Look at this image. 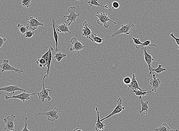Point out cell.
Here are the masks:
<instances>
[{
	"label": "cell",
	"mask_w": 179,
	"mask_h": 131,
	"mask_svg": "<svg viewBox=\"0 0 179 131\" xmlns=\"http://www.w3.org/2000/svg\"><path fill=\"white\" fill-rule=\"evenodd\" d=\"M49 53L50 49H49V50H48V51L47 52H46L45 54L41 56V58H43V59H44L45 60L47 64V67H48V59H49Z\"/></svg>",
	"instance_id": "cell-32"
},
{
	"label": "cell",
	"mask_w": 179,
	"mask_h": 131,
	"mask_svg": "<svg viewBox=\"0 0 179 131\" xmlns=\"http://www.w3.org/2000/svg\"><path fill=\"white\" fill-rule=\"evenodd\" d=\"M89 39L91 40L92 42L96 43L97 44H101L103 42L104 38H101L98 37L97 35L94 33H91L89 38Z\"/></svg>",
	"instance_id": "cell-23"
},
{
	"label": "cell",
	"mask_w": 179,
	"mask_h": 131,
	"mask_svg": "<svg viewBox=\"0 0 179 131\" xmlns=\"http://www.w3.org/2000/svg\"><path fill=\"white\" fill-rule=\"evenodd\" d=\"M28 24L27 26L30 27L32 30H35L37 29L40 26L44 25V23H40L38 18L37 17L34 18L33 17H30L28 21Z\"/></svg>",
	"instance_id": "cell-11"
},
{
	"label": "cell",
	"mask_w": 179,
	"mask_h": 131,
	"mask_svg": "<svg viewBox=\"0 0 179 131\" xmlns=\"http://www.w3.org/2000/svg\"><path fill=\"white\" fill-rule=\"evenodd\" d=\"M155 131H178V129H171L168 124L166 123H164L159 126L158 127L154 129Z\"/></svg>",
	"instance_id": "cell-21"
},
{
	"label": "cell",
	"mask_w": 179,
	"mask_h": 131,
	"mask_svg": "<svg viewBox=\"0 0 179 131\" xmlns=\"http://www.w3.org/2000/svg\"><path fill=\"white\" fill-rule=\"evenodd\" d=\"M152 74L153 79L150 80V84L152 86V89L154 90V91L156 93L160 85L161 81L160 79L156 78L155 74H154V73Z\"/></svg>",
	"instance_id": "cell-17"
},
{
	"label": "cell",
	"mask_w": 179,
	"mask_h": 131,
	"mask_svg": "<svg viewBox=\"0 0 179 131\" xmlns=\"http://www.w3.org/2000/svg\"><path fill=\"white\" fill-rule=\"evenodd\" d=\"M162 65L159 64L158 66V67L156 69L154 68L153 67H151V72L153 73L154 72H156L157 74H159L161 72H164V71H167L166 68L165 67L162 68Z\"/></svg>",
	"instance_id": "cell-24"
},
{
	"label": "cell",
	"mask_w": 179,
	"mask_h": 131,
	"mask_svg": "<svg viewBox=\"0 0 179 131\" xmlns=\"http://www.w3.org/2000/svg\"><path fill=\"white\" fill-rule=\"evenodd\" d=\"M17 27L19 29V32L20 33L22 34H25L26 32L28 31V27L27 26H25L23 25L18 24L17 25Z\"/></svg>",
	"instance_id": "cell-28"
},
{
	"label": "cell",
	"mask_w": 179,
	"mask_h": 131,
	"mask_svg": "<svg viewBox=\"0 0 179 131\" xmlns=\"http://www.w3.org/2000/svg\"><path fill=\"white\" fill-rule=\"evenodd\" d=\"M154 91V90L152 89V90L149 92L142 91L139 90H133V92H134L136 95L138 96L139 97L144 96L146 95H147L149 94Z\"/></svg>",
	"instance_id": "cell-26"
},
{
	"label": "cell",
	"mask_w": 179,
	"mask_h": 131,
	"mask_svg": "<svg viewBox=\"0 0 179 131\" xmlns=\"http://www.w3.org/2000/svg\"><path fill=\"white\" fill-rule=\"evenodd\" d=\"M174 33H171L170 34V35L171 37H172V38H173L175 40V41L176 44L178 45V49L179 50V38H177L175 37L174 35Z\"/></svg>",
	"instance_id": "cell-37"
},
{
	"label": "cell",
	"mask_w": 179,
	"mask_h": 131,
	"mask_svg": "<svg viewBox=\"0 0 179 131\" xmlns=\"http://www.w3.org/2000/svg\"><path fill=\"white\" fill-rule=\"evenodd\" d=\"M68 11L70 13V15L68 16H64L63 18H64L67 17L68 19H66V21L67 22L70 21V23L68 24L69 27H70L72 22L76 23V19L78 17L80 16V14H77L75 13V8L74 6L69 7L68 9Z\"/></svg>",
	"instance_id": "cell-9"
},
{
	"label": "cell",
	"mask_w": 179,
	"mask_h": 131,
	"mask_svg": "<svg viewBox=\"0 0 179 131\" xmlns=\"http://www.w3.org/2000/svg\"><path fill=\"white\" fill-rule=\"evenodd\" d=\"M55 28L56 31L57 32H58V33H64L65 34H66L67 32L70 33V34H71L72 33L70 32V31L69 30V26L68 24H66L65 23H63L60 25H58L55 24Z\"/></svg>",
	"instance_id": "cell-16"
},
{
	"label": "cell",
	"mask_w": 179,
	"mask_h": 131,
	"mask_svg": "<svg viewBox=\"0 0 179 131\" xmlns=\"http://www.w3.org/2000/svg\"><path fill=\"white\" fill-rule=\"evenodd\" d=\"M67 55L61 52H58L55 54L54 58L57 59L58 62H60L62 58H66L67 57Z\"/></svg>",
	"instance_id": "cell-29"
},
{
	"label": "cell",
	"mask_w": 179,
	"mask_h": 131,
	"mask_svg": "<svg viewBox=\"0 0 179 131\" xmlns=\"http://www.w3.org/2000/svg\"><path fill=\"white\" fill-rule=\"evenodd\" d=\"M132 79L129 76H126L123 79V82L127 85H129Z\"/></svg>",
	"instance_id": "cell-35"
},
{
	"label": "cell",
	"mask_w": 179,
	"mask_h": 131,
	"mask_svg": "<svg viewBox=\"0 0 179 131\" xmlns=\"http://www.w3.org/2000/svg\"><path fill=\"white\" fill-rule=\"evenodd\" d=\"M9 60L7 59H4L2 64H0V68L1 69V72L4 71H13L14 72H18L20 74L23 72V71L20 70L18 69L12 67L11 65L9 64Z\"/></svg>",
	"instance_id": "cell-7"
},
{
	"label": "cell",
	"mask_w": 179,
	"mask_h": 131,
	"mask_svg": "<svg viewBox=\"0 0 179 131\" xmlns=\"http://www.w3.org/2000/svg\"><path fill=\"white\" fill-rule=\"evenodd\" d=\"M36 63L37 64H39V67H45L46 66L47 67V64L46 62L44 59L40 58V59H38L36 61Z\"/></svg>",
	"instance_id": "cell-30"
},
{
	"label": "cell",
	"mask_w": 179,
	"mask_h": 131,
	"mask_svg": "<svg viewBox=\"0 0 179 131\" xmlns=\"http://www.w3.org/2000/svg\"><path fill=\"white\" fill-rule=\"evenodd\" d=\"M132 38L134 40V43L135 46L139 45H142V43H143L141 42V41H140V39L139 38H136L132 37Z\"/></svg>",
	"instance_id": "cell-34"
},
{
	"label": "cell",
	"mask_w": 179,
	"mask_h": 131,
	"mask_svg": "<svg viewBox=\"0 0 179 131\" xmlns=\"http://www.w3.org/2000/svg\"><path fill=\"white\" fill-rule=\"evenodd\" d=\"M52 22L53 30V37H54V38L56 44V49H55L54 50L55 51H57L59 50L58 49V33L57 32L55 26V24L56 21L55 20L54 17L52 18Z\"/></svg>",
	"instance_id": "cell-20"
},
{
	"label": "cell",
	"mask_w": 179,
	"mask_h": 131,
	"mask_svg": "<svg viewBox=\"0 0 179 131\" xmlns=\"http://www.w3.org/2000/svg\"><path fill=\"white\" fill-rule=\"evenodd\" d=\"M147 47H144L142 50H143L144 52L143 55L144 56V58L145 61L146 63L148 65L149 67V70L150 71L149 72V74L151 75V64H152V62L154 61V58H152V55L149 54L147 53Z\"/></svg>",
	"instance_id": "cell-12"
},
{
	"label": "cell",
	"mask_w": 179,
	"mask_h": 131,
	"mask_svg": "<svg viewBox=\"0 0 179 131\" xmlns=\"http://www.w3.org/2000/svg\"><path fill=\"white\" fill-rule=\"evenodd\" d=\"M95 110L97 112V119L95 121L96 124H95V130L96 131H103L104 130V127H105V124L104 123L101 121L100 117V113L98 110V107H96Z\"/></svg>",
	"instance_id": "cell-15"
},
{
	"label": "cell",
	"mask_w": 179,
	"mask_h": 131,
	"mask_svg": "<svg viewBox=\"0 0 179 131\" xmlns=\"http://www.w3.org/2000/svg\"><path fill=\"white\" fill-rule=\"evenodd\" d=\"M117 106H116L115 108H114V109L113 110V111H112L109 115H108V116L105 117L104 118L100 119L101 121L102 122L103 121V120H106V119L109 118H111V117L113 116V115H116V114L119 113L121 112L123 110L125 109V107H123L122 106V100L121 98H119L118 100L117 101Z\"/></svg>",
	"instance_id": "cell-10"
},
{
	"label": "cell",
	"mask_w": 179,
	"mask_h": 131,
	"mask_svg": "<svg viewBox=\"0 0 179 131\" xmlns=\"http://www.w3.org/2000/svg\"><path fill=\"white\" fill-rule=\"evenodd\" d=\"M6 38H2L0 36V49L4 45V42L6 41Z\"/></svg>",
	"instance_id": "cell-38"
},
{
	"label": "cell",
	"mask_w": 179,
	"mask_h": 131,
	"mask_svg": "<svg viewBox=\"0 0 179 131\" xmlns=\"http://www.w3.org/2000/svg\"><path fill=\"white\" fill-rule=\"evenodd\" d=\"M31 0H22V5L28 8L31 6Z\"/></svg>",
	"instance_id": "cell-31"
},
{
	"label": "cell",
	"mask_w": 179,
	"mask_h": 131,
	"mask_svg": "<svg viewBox=\"0 0 179 131\" xmlns=\"http://www.w3.org/2000/svg\"><path fill=\"white\" fill-rule=\"evenodd\" d=\"M35 35V32L32 30L27 31L25 34V37L27 38H31Z\"/></svg>",
	"instance_id": "cell-33"
},
{
	"label": "cell",
	"mask_w": 179,
	"mask_h": 131,
	"mask_svg": "<svg viewBox=\"0 0 179 131\" xmlns=\"http://www.w3.org/2000/svg\"><path fill=\"white\" fill-rule=\"evenodd\" d=\"M120 6V4L117 1H114L112 3V8L113 9H118Z\"/></svg>",
	"instance_id": "cell-36"
},
{
	"label": "cell",
	"mask_w": 179,
	"mask_h": 131,
	"mask_svg": "<svg viewBox=\"0 0 179 131\" xmlns=\"http://www.w3.org/2000/svg\"><path fill=\"white\" fill-rule=\"evenodd\" d=\"M57 107H55L53 110H50L47 112H40L38 113L37 116L39 115H45L47 117L48 120H51L52 121H54V120H57L59 118V116L58 115V113H61V111H57Z\"/></svg>",
	"instance_id": "cell-4"
},
{
	"label": "cell",
	"mask_w": 179,
	"mask_h": 131,
	"mask_svg": "<svg viewBox=\"0 0 179 131\" xmlns=\"http://www.w3.org/2000/svg\"><path fill=\"white\" fill-rule=\"evenodd\" d=\"M50 53L49 55V59H48V63L47 69L45 72V75L46 77H48L49 76V72L50 71V66L51 63L52 59V51L54 50L55 49L52 47V46L50 47Z\"/></svg>",
	"instance_id": "cell-22"
},
{
	"label": "cell",
	"mask_w": 179,
	"mask_h": 131,
	"mask_svg": "<svg viewBox=\"0 0 179 131\" xmlns=\"http://www.w3.org/2000/svg\"><path fill=\"white\" fill-rule=\"evenodd\" d=\"M138 101L140 103L141 106L140 107L139 113H142L144 111H146V113H144V115H146V116H147V111L149 108L148 101H146V102H144L143 101L142 97H139L138 98Z\"/></svg>",
	"instance_id": "cell-18"
},
{
	"label": "cell",
	"mask_w": 179,
	"mask_h": 131,
	"mask_svg": "<svg viewBox=\"0 0 179 131\" xmlns=\"http://www.w3.org/2000/svg\"><path fill=\"white\" fill-rule=\"evenodd\" d=\"M70 41L72 45H73L72 47H70V51L79 53L81 50L85 47L86 46L75 37H73Z\"/></svg>",
	"instance_id": "cell-5"
},
{
	"label": "cell",
	"mask_w": 179,
	"mask_h": 131,
	"mask_svg": "<svg viewBox=\"0 0 179 131\" xmlns=\"http://www.w3.org/2000/svg\"><path fill=\"white\" fill-rule=\"evenodd\" d=\"M134 26V24L132 23L121 25V28L119 29L116 30L114 33H111V37H114L121 34H125L127 35H129L131 33V28Z\"/></svg>",
	"instance_id": "cell-2"
},
{
	"label": "cell",
	"mask_w": 179,
	"mask_h": 131,
	"mask_svg": "<svg viewBox=\"0 0 179 131\" xmlns=\"http://www.w3.org/2000/svg\"><path fill=\"white\" fill-rule=\"evenodd\" d=\"M83 28L82 30V35L83 37L89 39L90 36L92 33L91 31L88 28V24L87 21H85L83 24Z\"/></svg>",
	"instance_id": "cell-19"
},
{
	"label": "cell",
	"mask_w": 179,
	"mask_h": 131,
	"mask_svg": "<svg viewBox=\"0 0 179 131\" xmlns=\"http://www.w3.org/2000/svg\"><path fill=\"white\" fill-rule=\"evenodd\" d=\"M27 119H28V118L27 117H25V126L24 128H23V129L21 131H31L27 129Z\"/></svg>",
	"instance_id": "cell-39"
},
{
	"label": "cell",
	"mask_w": 179,
	"mask_h": 131,
	"mask_svg": "<svg viewBox=\"0 0 179 131\" xmlns=\"http://www.w3.org/2000/svg\"><path fill=\"white\" fill-rule=\"evenodd\" d=\"M128 89H130L134 90H139L142 91H146V89H143L139 87L138 82L136 79V76L134 74H132L131 81L129 85H128Z\"/></svg>",
	"instance_id": "cell-14"
},
{
	"label": "cell",
	"mask_w": 179,
	"mask_h": 131,
	"mask_svg": "<svg viewBox=\"0 0 179 131\" xmlns=\"http://www.w3.org/2000/svg\"><path fill=\"white\" fill-rule=\"evenodd\" d=\"M16 118V116L11 115L4 119V123L5 124L4 129L6 131H15L14 129V120Z\"/></svg>",
	"instance_id": "cell-6"
},
{
	"label": "cell",
	"mask_w": 179,
	"mask_h": 131,
	"mask_svg": "<svg viewBox=\"0 0 179 131\" xmlns=\"http://www.w3.org/2000/svg\"><path fill=\"white\" fill-rule=\"evenodd\" d=\"M46 76L44 75L43 76V79L42 81V89L40 92L37 93L38 96L42 102H44L45 100L46 99L49 101L52 100V98L49 96V91L51 90L50 89H45V84H44V79Z\"/></svg>",
	"instance_id": "cell-3"
},
{
	"label": "cell",
	"mask_w": 179,
	"mask_h": 131,
	"mask_svg": "<svg viewBox=\"0 0 179 131\" xmlns=\"http://www.w3.org/2000/svg\"><path fill=\"white\" fill-rule=\"evenodd\" d=\"M1 91L6 92L8 93H10L12 94H14L15 91H21L23 92L26 91L25 89L19 88L18 85L7 86L0 88V91Z\"/></svg>",
	"instance_id": "cell-13"
},
{
	"label": "cell",
	"mask_w": 179,
	"mask_h": 131,
	"mask_svg": "<svg viewBox=\"0 0 179 131\" xmlns=\"http://www.w3.org/2000/svg\"><path fill=\"white\" fill-rule=\"evenodd\" d=\"M151 40H147V41H144V42L142 43V45H141L142 46L139 47H137V46H135V47L137 49H142L144 47H147L148 46H153L155 47H157V45H155V44H151Z\"/></svg>",
	"instance_id": "cell-25"
},
{
	"label": "cell",
	"mask_w": 179,
	"mask_h": 131,
	"mask_svg": "<svg viewBox=\"0 0 179 131\" xmlns=\"http://www.w3.org/2000/svg\"><path fill=\"white\" fill-rule=\"evenodd\" d=\"M36 93H27L26 92H23V93L17 95H14L12 96H9L8 95L5 96V98L6 99H10V98H15V99H19L22 101L23 102H25V101H27L30 99V96H31L35 95Z\"/></svg>",
	"instance_id": "cell-8"
},
{
	"label": "cell",
	"mask_w": 179,
	"mask_h": 131,
	"mask_svg": "<svg viewBox=\"0 0 179 131\" xmlns=\"http://www.w3.org/2000/svg\"><path fill=\"white\" fill-rule=\"evenodd\" d=\"M97 14L95 15V17L98 18L97 21V23L100 25H103L104 28H108L109 26V24L108 23V21H110L112 22L115 24L117 25V24L113 21L111 20L109 18L107 13H105L104 11L103 13H99L98 12H96Z\"/></svg>",
	"instance_id": "cell-1"
},
{
	"label": "cell",
	"mask_w": 179,
	"mask_h": 131,
	"mask_svg": "<svg viewBox=\"0 0 179 131\" xmlns=\"http://www.w3.org/2000/svg\"><path fill=\"white\" fill-rule=\"evenodd\" d=\"M88 4L91 6H102V7L105 8L107 9L109 8V6L108 5H106V6L100 5L98 3L97 1L96 0H89L88 1Z\"/></svg>",
	"instance_id": "cell-27"
},
{
	"label": "cell",
	"mask_w": 179,
	"mask_h": 131,
	"mask_svg": "<svg viewBox=\"0 0 179 131\" xmlns=\"http://www.w3.org/2000/svg\"><path fill=\"white\" fill-rule=\"evenodd\" d=\"M77 1H79V0H77Z\"/></svg>",
	"instance_id": "cell-42"
},
{
	"label": "cell",
	"mask_w": 179,
	"mask_h": 131,
	"mask_svg": "<svg viewBox=\"0 0 179 131\" xmlns=\"http://www.w3.org/2000/svg\"><path fill=\"white\" fill-rule=\"evenodd\" d=\"M96 1H100L101 0H96Z\"/></svg>",
	"instance_id": "cell-41"
},
{
	"label": "cell",
	"mask_w": 179,
	"mask_h": 131,
	"mask_svg": "<svg viewBox=\"0 0 179 131\" xmlns=\"http://www.w3.org/2000/svg\"><path fill=\"white\" fill-rule=\"evenodd\" d=\"M73 131H83L81 129H79L78 128H75V129H74Z\"/></svg>",
	"instance_id": "cell-40"
}]
</instances>
